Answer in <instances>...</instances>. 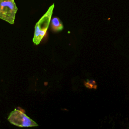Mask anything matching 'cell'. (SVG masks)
Returning <instances> with one entry per match:
<instances>
[{"instance_id": "4", "label": "cell", "mask_w": 129, "mask_h": 129, "mask_svg": "<svg viewBox=\"0 0 129 129\" xmlns=\"http://www.w3.org/2000/svg\"><path fill=\"white\" fill-rule=\"evenodd\" d=\"M51 28L54 32H58L61 31L63 28V24L59 18L53 17L51 20Z\"/></svg>"}, {"instance_id": "3", "label": "cell", "mask_w": 129, "mask_h": 129, "mask_svg": "<svg viewBox=\"0 0 129 129\" xmlns=\"http://www.w3.org/2000/svg\"><path fill=\"white\" fill-rule=\"evenodd\" d=\"M8 120L12 124L20 127L36 126L38 124L22 111L15 109L12 111Z\"/></svg>"}, {"instance_id": "2", "label": "cell", "mask_w": 129, "mask_h": 129, "mask_svg": "<svg viewBox=\"0 0 129 129\" xmlns=\"http://www.w3.org/2000/svg\"><path fill=\"white\" fill-rule=\"evenodd\" d=\"M17 11L14 0H0V19L13 24Z\"/></svg>"}, {"instance_id": "1", "label": "cell", "mask_w": 129, "mask_h": 129, "mask_svg": "<svg viewBox=\"0 0 129 129\" xmlns=\"http://www.w3.org/2000/svg\"><path fill=\"white\" fill-rule=\"evenodd\" d=\"M54 7V5L53 4L35 25L33 41L36 45L39 44L46 34L50 23Z\"/></svg>"}, {"instance_id": "5", "label": "cell", "mask_w": 129, "mask_h": 129, "mask_svg": "<svg viewBox=\"0 0 129 129\" xmlns=\"http://www.w3.org/2000/svg\"><path fill=\"white\" fill-rule=\"evenodd\" d=\"M85 85L86 87L90 89H96L97 85L94 80H87V82H84Z\"/></svg>"}]
</instances>
